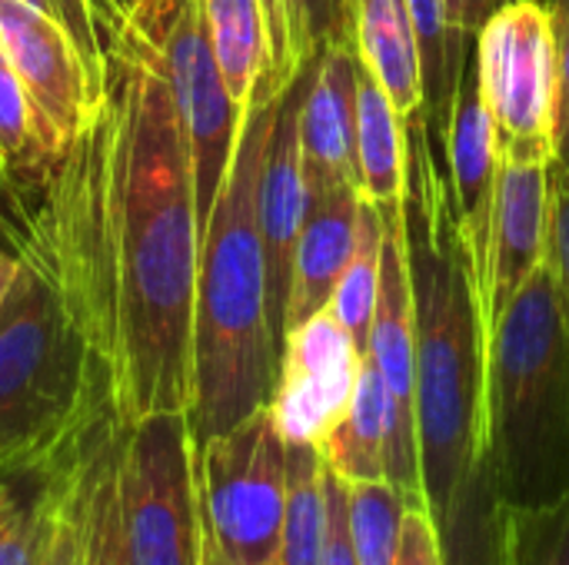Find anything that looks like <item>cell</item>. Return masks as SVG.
Wrapping results in <instances>:
<instances>
[{
	"label": "cell",
	"instance_id": "obj_10",
	"mask_svg": "<svg viewBox=\"0 0 569 565\" xmlns=\"http://www.w3.org/2000/svg\"><path fill=\"white\" fill-rule=\"evenodd\" d=\"M360 363L363 353L330 306L283 336L277 386L267 406L283 443L320 446L327 440L350 406Z\"/></svg>",
	"mask_w": 569,
	"mask_h": 565
},
{
	"label": "cell",
	"instance_id": "obj_4",
	"mask_svg": "<svg viewBox=\"0 0 569 565\" xmlns=\"http://www.w3.org/2000/svg\"><path fill=\"white\" fill-rule=\"evenodd\" d=\"M480 466L503 509L569 493V316L550 260L487 330Z\"/></svg>",
	"mask_w": 569,
	"mask_h": 565
},
{
	"label": "cell",
	"instance_id": "obj_17",
	"mask_svg": "<svg viewBox=\"0 0 569 565\" xmlns=\"http://www.w3.org/2000/svg\"><path fill=\"white\" fill-rule=\"evenodd\" d=\"M120 423L103 413L83 436L77 453V519L80 565H130L120 519Z\"/></svg>",
	"mask_w": 569,
	"mask_h": 565
},
{
	"label": "cell",
	"instance_id": "obj_40",
	"mask_svg": "<svg viewBox=\"0 0 569 565\" xmlns=\"http://www.w3.org/2000/svg\"><path fill=\"white\" fill-rule=\"evenodd\" d=\"M10 486H13V483H10ZM10 486H7V490H3V496H0V509H3V503H7V496H10Z\"/></svg>",
	"mask_w": 569,
	"mask_h": 565
},
{
	"label": "cell",
	"instance_id": "obj_1",
	"mask_svg": "<svg viewBox=\"0 0 569 565\" xmlns=\"http://www.w3.org/2000/svg\"><path fill=\"white\" fill-rule=\"evenodd\" d=\"M33 196L30 246L107 373L120 430L187 413L193 173L160 47L133 3L110 20L90 110Z\"/></svg>",
	"mask_w": 569,
	"mask_h": 565
},
{
	"label": "cell",
	"instance_id": "obj_38",
	"mask_svg": "<svg viewBox=\"0 0 569 565\" xmlns=\"http://www.w3.org/2000/svg\"><path fill=\"white\" fill-rule=\"evenodd\" d=\"M507 3V0H447V13H450V23L467 33V37H477L480 27L493 17V10Z\"/></svg>",
	"mask_w": 569,
	"mask_h": 565
},
{
	"label": "cell",
	"instance_id": "obj_6",
	"mask_svg": "<svg viewBox=\"0 0 569 565\" xmlns=\"http://www.w3.org/2000/svg\"><path fill=\"white\" fill-rule=\"evenodd\" d=\"M207 565H273L287 516V443L270 410L197 446Z\"/></svg>",
	"mask_w": 569,
	"mask_h": 565
},
{
	"label": "cell",
	"instance_id": "obj_24",
	"mask_svg": "<svg viewBox=\"0 0 569 565\" xmlns=\"http://www.w3.org/2000/svg\"><path fill=\"white\" fill-rule=\"evenodd\" d=\"M447 565H507V509L477 463L440 523Z\"/></svg>",
	"mask_w": 569,
	"mask_h": 565
},
{
	"label": "cell",
	"instance_id": "obj_39",
	"mask_svg": "<svg viewBox=\"0 0 569 565\" xmlns=\"http://www.w3.org/2000/svg\"><path fill=\"white\" fill-rule=\"evenodd\" d=\"M17 270H20V253L0 250V303H3V296H7V290H10V283H13V276H17Z\"/></svg>",
	"mask_w": 569,
	"mask_h": 565
},
{
	"label": "cell",
	"instance_id": "obj_20",
	"mask_svg": "<svg viewBox=\"0 0 569 565\" xmlns=\"http://www.w3.org/2000/svg\"><path fill=\"white\" fill-rule=\"evenodd\" d=\"M357 186L377 210H400L407 186L403 117L360 63L357 77Z\"/></svg>",
	"mask_w": 569,
	"mask_h": 565
},
{
	"label": "cell",
	"instance_id": "obj_35",
	"mask_svg": "<svg viewBox=\"0 0 569 565\" xmlns=\"http://www.w3.org/2000/svg\"><path fill=\"white\" fill-rule=\"evenodd\" d=\"M397 565H447L440 526L430 509H403L400 539H397Z\"/></svg>",
	"mask_w": 569,
	"mask_h": 565
},
{
	"label": "cell",
	"instance_id": "obj_34",
	"mask_svg": "<svg viewBox=\"0 0 569 565\" xmlns=\"http://www.w3.org/2000/svg\"><path fill=\"white\" fill-rule=\"evenodd\" d=\"M547 260L557 273L560 296L569 316V170L550 163V240Z\"/></svg>",
	"mask_w": 569,
	"mask_h": 565
},
{
	"label": "cell",
	"instance_id": "obj_37",
	"mask_svg": "<svg viewBox=\"0 0 569 565\" xmlns=\"http://www.w3.org/2000/svg\"><path fill=\"white\" fill-rule=\"evenodd\" d=\"M0 240L10 243L13 253H20L30 243V220L17 196V190L0 176Z\"/></svg>",
	"mask_w": 569,
	"mask_h": 565
},
{
	"label": "cell",
	"instance_id": "obj_41",
	"mask_svg": "<svg viewBox=\"0 0 569 565\" xmlns=\"http://www.w3.org/2000/svg\"><path fill=\"white\" fill-rule=\"evenodd\" d=\"M117 3H120V7H130V3H133V0H117Z\"/></svg>",
	"mask_w": 569,
	"mask_h": 565
},
{
	"label": "cell",
	"instance_id": "obj_32",
	"mask_svg": "<svg viewBox=\"0 0 569 565\" xmlns=\"http://www.w3.org/2000/svg\"><path fill=\"white\" fill-rule=\"evenodd\" d=\"M37 10H43L47 17H53L77 43L83 67L90 73L93 93L100 83V63H103V37L110 20L120 17V3L117 0H23Z\"/></svg>",
	"mask_w": 569,
	"mask_h": 565
},
{
	"label": "cell",
	"instance_id": "obj_8",
	"mask_svg": "<svg viewBox=\"0 0 569 565\" xmlns=\"http://www.w3.org/2000/svg\"><path fill=\"white\" fill-rule=\"evenodd\" d=\"M477 83L503 160L553 163L557 43L543 0H507L473 40Z\"/></svg>",
	"mask_w": 569,
	"mask_h": 565
},
{
	"label": "cell",
	"instance_id": "obj_42",
	"mask_svg": "<svg viewBox=\"0 0 569 565\" xmlns=\"http://www.w3.org/2000/svg\"><path fill=\"white\" fill-rule=\"evenodd\" d=\"M7 486H10V483H0V496H3V490H7Z\"/></svg>",
	"mask_w": 569,
	"mask_h": 565
},
{
	"label": "cell",
	"instance_id": "obj_9",
	"mask_svg": "<svg viewBox=\"0 0 569 565\" xmlns=\"http://www.w3.org/2000/svg\"><path fill=\"white\" fill-rule=\"evenodd\" d=\"M143 13L167 77L190 150L197 230H203L230 167L243 110L233 103L213 57L200 0H133Z\"/></svg>",
	"mask_w": 569,
	"mask_h": 565
},
{
	"label": "cell",
	"instance_id": "obj_29",
	"mask_svg": "<svg viewBox=\"0 0 569 565\" xmlns=\"http://www.w3.org/2000/svg\"><path fill=\"white\" fill-rule=\"evenodd\" d=\"M50 516V476L13 480L0 509V565H37Z\"/></svg>",
	"mask_w": 569,
	"mask_h": 565
},
{
	"label": "cell",
	"instance_id": "obj_33",
	"mask_svg": "<svg viewBox=\"0 0 569 565\" xmlns=\"http://www.w3.org/2000/svg\"><path fill=\"white\" fill-rule=\"evenodd\" d=\"M553 20L557 43V120H553V163L569 170V0H543Z\"/></svg>",
	"mask_w": 569,
	"mask_h": 565
},
{
	"label": "cell",
	"instance_id": "obj_21",
	"mask_svg": "<svg viewBox=\"0 0 569 565\" xmlns=\"http://www.w3.org/2000/svg\"><path fill=\"white\" fill-rule=\"evenodd\" d=\"M387 446H390L387 390L370 356H363L350 406L320 443V456L327 470L343 483H377L387 480Z\"/></svg>",
	"mask_w": 569,
	"mask_h": 565
},
{
	"label": "cell",
	"instance_id": "obj_25",
	"mask_svg": "<svg viewBox=\"0 0 569 565\" xmlns=\"http://www.w3.org/2000/svg\"><path fill=\"white\" fill-rule=\"evenodd\" d=\"M327 496L320 446L287 443V516L273 565H323Z\"/></svg>",
	"mask_w": 569,
	"mask_h": 565
},
{
	"label": "cell",
	"instance_id": "obj_18",
	"mask_svg": "<svg viewBox=\"0 0 569 565\" xmlns=\"http://www.w3.org/2000/svg\"><path fill=\"white\" fill-rule=\"evenodd\" d=\"M267 27V70L257 83L283 93L330 43H353L350 0H260Z\"/></svg>",
	"mask_w": 569,
	"mask_h": 565
},
{
	"label": "cell",
	"instance_id": "obj_30",
	"mask_svg": "<svg viewBox=\"0 0 569 565\" xmlns=\"http://www.w3.org/2000/svg\"><path fill=\"white\" fill-rule=\"evenodd\" d=\"M507 565H569V493L540 509H507Z\"/></svg>",
	"mask_w": 569,
	"mask_h": 565
},
{
	"label": "cell",
	"instance_id": "obj_15",
	"mask_svg": "<svg viewBox=\"0 0 569 565\" xmlns=\"http://www.w3.org/2000/svg\"><path fill=\"white\" fill-rule=\"evenodd\" d=\"M357 77L353 43H330L313 63L300 103V160L310 200L357 186Z\"/></svg>",
	"mask_w": 569,
	"mask_h": 565
},
{
	"label": "cell",
	"instance_id": "obj_22",
	"mask_svg": "<svg viewBox=\"0 0 569 565\" xmlns=\"http://www.w3.org/2000/svg\"><path fill=\"white\" fill-rule=\"evenodd\" d=\"M417 47H420V70H423V123L443 153V137L450 127V107H453V90L460 80V70L473 50L477 37L460 33L450 23L447 0H407Z\"/></svg>",
	"mask_w": 569,
	"mask_h": 565
},
{
	"label": "cell",
	"instance_id": "obj_36",
	"mask_svg": "<svg viewBox=\"0 0 569 565\" xmlns=\"http://www.w3.org/2000/svg\"><path fill=\"white\" fill-rule=\"evenodd\" d=\"M323 496H327V533H323V565H357L350 523H347V483L333 476L323 463Z\"/></svg>",
	"mask_w": 569,
	"mask_h": 565
},
{
	"label": "cell",
	"instance_id": "obj_28",
	"mask_svg": "<svg viewBox=\"0 0 569 565\" xmlns=\"http://www.w3.org/2000/svg\"><path fill=\"white\" fill-rule=\"evenodd\" d=\"M403 496L387 483H347V523L357 565H397Z\"/></svg>",
	"mask_w": 569,
	"mask_h": 565
},
{
	"label": "cell",
	"instance_id": "obj_31",
	"mask_svg": "<svg viewBox=\"0 0 569 565\" xmlns=\"http://www.w3.org/2000/svg\"><path fill=\"white\" fill-rule=\"evenodd\" d=\"M97 423V420H93ZM90 423V426H93ZM87 436V433H83ZM83 436L73 450L47 473L50 476V516L43 533V549L37 565H80V519H77V453Z\"/></svg>",
	"mask_w": 569,
	"mask_h": 565
},
{
	"label": "cell",
	"instance_id": "obj_26",
	"mask_svg": "<svg viewBox=\"0 0 569 565\" xmlns=\"http://www.w3.org/2000/svg\"><path fill=\"white\" fill-rule=\"evenodd\" d=\"M50 163L33 103L0 50V176L23 196L37 190Z\"/></svg>",
	"mask_w": 569,
	"mask_h": 565
},
{
	"label": "cell",
	"instance_id": "obj_11",
	"mask_svg": "<svg viewBox=\"0 0 569 565\" xmlns=\"http://www.w3.org/2000/svg\"><path fill=\"white\" fill-rule=\"evenodd\" d=\"M0 50L23 83L43 143L57 160L93 100V83L73 37L43 10L23 0H0Z\"/></svg>",
	"mask_w": 569,
	"mask_h": 565
},
{
	"label": "cell",
	"instance_id": "obj_14",
	"mask_svg": "<svg viewBox=\"0 0 569 565\" xmlns=\"http://www.w3.org/2000/svg\"><path fill=\"white\" fill-rule=\"evenodd\" d=\"M550 240V163L503 160L490 233V276L483 296L487 330L510 306L520 286L547 260Z\"/></svg>",
	"mask_w": 569,
	"mask_h": 565
},
{
	"label": "cell",
	"instance_id": "obj_13",
	"mask_svg": "<svg viewBox=\"0 0 569 565\" xmlns=\"http://www.w3.org/2000/svg\"><path fill=\"white\" fill-rule=\"evenodd\" d=\"M317 63V60H313ZM313 63L280 93L270 143L263 153L260 186H257V220L263 236V260H267V310L273 333L283 346V310L290 293V266L297 236L310 206L307 183H303V160H300V103L313 73Z\"/></svg>",
	"mask_w": 569,
	"mask_h": 565
},
{
	"label": "cell",
	"instance_id": "obj_23",
	"mask_svg": "<svg viewBox=\"0 0 569 565\" xmlns=\"http://www.w3.org/2000/svg\"><path fill=\"white\" fill-rule=\"evenodd\" d=\"M217 67L243 110L267 70V27L260 0H200Z\"/></svg>",
	"mask_w": 569,
	"mask_h": 565
},
{
	"label": "cell",
	"instance_id": "obj_5",
	"mask_svg": "<svg viewBox=\"0 0 569 565\" xmlns=\"http://www.w3.org/2000/svg\"><path fill=\"white\" fill-rule=\"evenodd\" d=\"M103 413L107 373L27 243L0 303V483L50 473Z\"/></svg>",
	"mask_w": 569,
	"mask_h": 565
},
{
	"label": "cell",
	"instance_id": "obj_3",
	"mask_svg": "<svg viewBox=\"0 0 569 565\" xmlns=\"http://www.w3.org/2000/svg\"><path fill=\"white\" fill-rule=\"evenodd\" d=\"M277 97L253 90L213 210L200 230L190 330V433L220 436L270 406L280 340L267 310V260L257 186L273 130Z\"/></svg>",
	"mask_w": 569,
	"mask_h": 565
},
{
	"label": "cell",
	"instance_id": "obj_2",
	"mask_svg": "<svg viewBox=\"0 0 569 565\" xmlns=\"http://www.w3.org/2000/svg\"><path fill=\"white\" fill-rule=\"evenodd\" d=\"M403 236L413 293L417 453L420 486L437 526L480 463L487 323L470 256L457 230L450 180L423 113L403 117Z\"/></svg>",
	"mask_w": 569,
	"mask_h": 565
},
{
	"label": "cell",
	"instance_id": "obj_7",
	"mask_svg": "<svg viewBox=\"0 0 569 565\" xmlns=\"http://www.w3.org/2000/svg\"><path fill=\"white\" fill-rule=\"evenodd\" d=\"M117 476L130 565H207L187 413H157L127 426Z\"/></svg>",
	"mask_w": 569,
	"mask_h": 565
},
{
	"label": "cell",
	"instance_id": "obj_12",
	"mask_svg": "<svg viewBox=\"0 0 569 565\" xmlns=\"http://www.w3.org/2000/svg\"><path fill=\"white\" fill-rule=\"evenodd\" d=\"M443 157H447V180H450V200L457 230L463 236L473 283L480 293V310L487 296V276H490V233H493V206H497V183H500V140L493 117L483 103L480 83H477V57L470 50L450 107V127L443 137Z\"/></svg>",
	"mask_w": 569,
	"mask_h": 565
},
{
	"label": "cell",
	"instance_id": "obj_16",
	"mask_svg": "<svg viewBox=\"0 0 569 565\" xmlns=\"http://www.w3.org/2000/svg\"><path fill=\"white\" fill-rule=\"evenodd\" d=\"M360 206H363V193L357 186H340L310 200L290 266L283 336L330 306L333 290L357 243Z\"/></svg>",
	"mask_w": 569,
	"mask_h": 565
},
{
	"label": "cell",
	"instance_id": "obj_27",
	"mask_svg": "<svg viewBox=\"0 0 569 565\" xmlns=\"http://www.w3.org/2000/svg\"><path fill=\"white\" fill-rule=\"evenodd\" d=\"M380 246H383V216L363 196L357 243H353L350 263H347V270L333 290V300H330L333 316L343 323V330L353 336V343L363 356H367V340H370V323H373L377 290H380Z\"/></svg>",
	"mask_w": 569,
	"mask_h": 565
},
{
	"label": "cell",
	"instance_id": "obj_19",
	"mask_svg": "<svg viewBox=\"0 0 569 565\" xmlns=\"http://www.w3.org/2000/svg\"><path fill=\"white\" fill-rule=\"evenodd\" d=\"M353 50L400 117L423 107L420 47L407 0H350Z\"/></svg>",
	"mask_w": 569,
	"mask_h": 565
}]
</instances>
